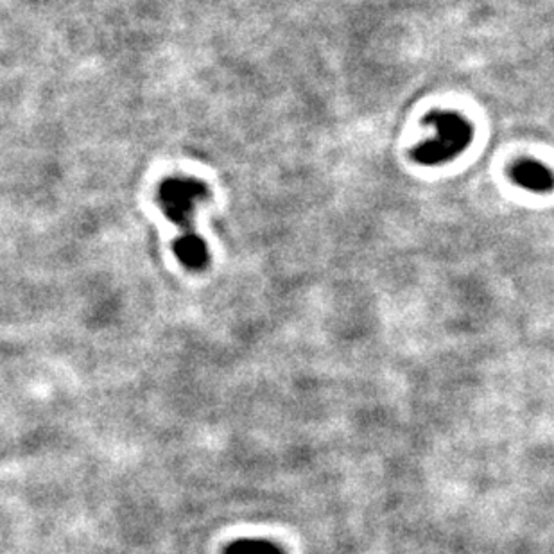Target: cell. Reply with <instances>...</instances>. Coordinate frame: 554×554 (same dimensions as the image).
<instances>
[{
	"mask_svg": "<svg viewBox=\"0 0 554 554\" xmlns=\"http://www.w3.org/2000/svg\"><path fill=\"white\" fill-rule=\"evenodd\" d=\"M208 196L205 183L190 178L165 179L158 190L163 212L179 230L178 239L175 240V253L189 269H203L208 264V249L194 226L196 208Z\"/></svg>",
	"mask_w": 554,
	"mask_h": 554,
	"instance_id": "1",
	"label": "cell"
},
{
	"mask_svg": "<svg viewBox=\"0 0 554 554\" xmlns=\"http://www.w3.org/2000/svg\"><path fill=\"white\" fill-rule=\"evenodd\" d=\"M429 124L435 126V136L418 146L413 153L416 162L438 165L456 158L472 142V126L461 115L452 112H438L430 115Z\"/></svg>",
	"mask_w": 554,
	"mask_h": 554,
	"instance_id": "2",
	"label": "cell"
},
{
	"mask_svg": "<svg viewBox=\"0 0 554 554\" xmlns=\"http://www.w3.org/2000/svg\"><path fill=\"white\" fill-rule=\"evenodd\" d=\"M513 179L520 187L536 190V192L550 190V185H553V176H550L549 169L536 162H520L513 169Z\"/></svg>",
	"mask_w": 554,
	"mask_h": 554,
	"instance_id": "3",
	"label": "cell"
}]
</instances>
